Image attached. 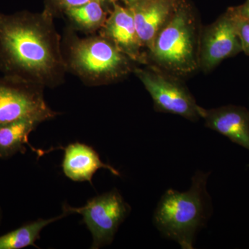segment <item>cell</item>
<instances>
[{
	"label": "cell",
	"mask_w": 249,
	"mask_h": 249,
	"mask_svg": "<svg viewBox=\"0 0 249 249\" xmlns=\"http://www.w3.org/2000/svg\"><path fill=\"white\" fill-rule=\"evenodd\" d=\"M54 14L0 13V71L45 88L61 84L67 67Z\"/></svg>",
	"instance_id": "obj_1"
},
{
	"label": "cell",
	"mask_w": 249,
	"mask_h": 249,
	"mask_svg": "<svg viewBox=\"0 0 249 249\" xmlns=\"http://www.w3.org/2000/svg\"><path fill=\"white\" fill-rule=\"evenodd\" d=\"M210 175V172L197 170L188 191L167 190L154 212L153 222L157 230L181 249H194L196 236L212 214V201L207 189Z\"/></svg>",
	"instance_id": "obj_2"
},
{
	"label": "cell",
	"mask_w": 249,
	"mask_h": 249,
	"mask_svg": "<svg viewBox=\"0 0 249 249\" xmlns=\"http://www.w3.org/2000/svg\"><path fill=\"white\" fill-rule=\"evenodd\" d=\"M200 35L194 8L188 0H178L173 16L147 52V62L175 76L194 73L199 69Z\"/></svg>",
	"instance_id": "obj_3"
},
{
	"label": "cell",
	"mask_w": 249,
	"mask_h": 249,
	"mask_svg": "<svg viewBox=\"0 0 249 249\" xmlns=\"http://www.w3.org/2000/svg\"><path fill=\"white\" fill-rule=\"evenodd\" d=\"M67 70L93 86L116 83L134 71V62L101 35L81 37L69 34Z\"/></svg>",
	"instance_id": "obj_4"
},
{
	"label": "cell",
	"mask_w": 249,
	"mask_h": 249,
	"mask_svg": "<svg viewBox=\"0 0 249 249\" xmlns=\"http://www.w3.org/2000/svg\"><path fill=\"white\" fill-rule=\"evenodd\" d=\"M134 73L151 96L155 110L168 113L196 122L201 119V107L178 76L167 73L153 65L136 67Z\"/></svg>",
	"instance_id": "obj_5"
},
{
	"label": "cell",
	"mask_w": 249,
	"mask_h": 249,
	"mask_svg": "<svg viewBox=\"0 0 249 249\" xmlns=\"http://www.w3.org/2000/svg\"><path fill=\"white\" fill-rule=\"evenodd\" d=\"M63 212L78 213L93 237L91 249L110 245L118 229L131 211L129 205L116 189L93 197L81 207L64 204Z\"/></svg>",
	"instance_id": "obj_6"
},
{
	"label": "cell",
	"mask_w": 249,
	"mask_h": 249,
	"mask_svg": "<svg viewBox=\"0 0 249 249\" xmlns=\"http://www.w3.org/2000/svg\"><path fill=\"white\" fill-rule=\"evenodd\" d=\"M43 87L17 77L0 78V124L32 118L44 122L58 113L47 106Z\"/></svg>",
	"instance_id": "obj_7"
},
{
	"label": "cell",
	"mask_w": 249,
	"mask_h": 249,
	"mask_svg": "<svg viewBox=\"0 0 249 249\" xmlns=\"http://www.w3.org/2000/svg\"><path fill=\"white\" fill-rule=\"evenodd\" d=\"M241 52L242 44L229 7L217 20L201 31L199 69L207 73Z\"/></svg>",
	"instance_id": "obj_8"
},
{
	"label": "cell",
	"mask_w": 249,
	"mask_h": 249,
	"mask_svg": "<svg viewBox=\"0 0 249 249\" xmlns=\"http://www.w3.org/2000/svg\"><path fill=\"white\" fill-rule=\"evenodd\" d=\"M99 34L112 42L134 62L147 63L146 53L141 43L130 8L114 2Z\"/></svg>",
	"instance_id": "obj_9"
},
{
	"label": "cell",
	"mask_w": 249,
	"mask_h": 249,
	"mask_svg": "<svg viewBox=\"0 0 249 249\" xmlns=\"http://www.w3.org/2000/svg\"><path fill=\"white\" fill-rule=\"evenodd\" d=\"M200 115L206 127L249 151V109L233 105L209 109L201 107Z\"/></svg>",
	"instance_id": "obj_10"
},
{
	"label": "cell",
	"mask_w": 249,
	"mask_h": 249,
	"mask_svg": "<svg viewBox=\"0 0 249 249\" xmlns=\"http://www.w3.org/2000/svg\"><path fill=\"white\" fill-rule=\"evenodd\" d=\"M178 0H147L131 9L142 49L146 55L159 34L173 16Z\"/></svg>",
	"instance_id": "obj_11"
},
{
	"label": "cell",
	"mask_w": 249,
	"mask_h": 249,
	"mask_svg": "<svg viewBox=\"0 0 249 249\" xmlns=\"http://www.w3.org/2000/svg\"><path fill=\"white\" fill-rule=\"evenodd\" d=\"M62 168L65 176L72 181H88L91 184L93 175L100 169L109 170L115 176L121 175L114 167L103 162L93 147L79 142L65 147Z\"/></svg>",
	"instance_id": "obj_12"
},
{
	"label": "cell",
	"mask_w": 249,
	"mask_h": 249,
	"mask_svg": "<svg viewBox=\"0 0 249 249\" xmlns=\"http://www.w3.org/2000/svg\"><path fill=\"white\" fill-rule=\"evenodd\" d=\"M41 123L32 118H24L0 124V157L6 158L24 152L31 132Z\"/></svg>",
	"instance_id": "obj_13"
},
{
	"label": "cell",
	"mask_w": 249,
	"mask_h": 249,
	"mask_svg": "<svg viewBox=\"0 0 249 249\" xmlns=\"http://www.w3.org/2000/svg\"><path fill=\"white\" fill-rule=\"evenodd\" d=\"M111 9L100 1H92L65 10L62 14L76 30L91 34L101 30Z\"/></svg>",
	"instance_id": "obj_14"
},
{
	"label": "cell",
	"mask_w": 249,
	"mask_h": 249,
	"mask_svg": "<svg viewBox=\"0 0 249 249\" xmlns=\"http://www.w3.org/2000/svg\"><path fill=\"white\" fill-rule=\"evenodd\" d=\"M67 215V214L63 212L58 217L39 219L0 236V249H20L29 246L36 247L35 242L40 239L42 229Z\"/></svg>",
	"instance_id": "obj_15"
},
{
	"label": "cell",
	"mask_w": 249,
	"mask_h": 249,
	"mask_svg": "<svg viewBox=\"0 0 249 249\" xmlns=\"http://www.w3.org/2000/svg\"><path fill=\"white\" fill-rule=\"evenodd\" d=\"M98 1L109 8L113 7V0H47L45 7L48 8L53 14L55 13H63L70 8L81 6L90 1Z\"/></svg>",
	"instance_id": "obj_16"
},
{
	"label": "cell",
	"mask_w": 249,
	"mask_h": 249,
	"mask_svg": "<svg viewBox=\"0 0 249 249\" xmlns=\"http://www.w3.org/2000/svg\"><path fill=\"white\" fill-rule=\"evenodd\" d=\"M231 10L234 23L242 44V52L249 56V20L236 12L233 6Z\"/></svg>",
	"instance_id": "obj_17"
},
{
	"label": "cell",
	"mask_w": 249,
	"mask_h": 249,
	"mask_svg": "<svg viewBox=\"0 0 249 249\" xmlns=\"http://www.w3.org/2000/svg\"><path fill=\"white\" fill-rule=\"evenodd\" d=\"M233 7L237 14L249 20V0H247L244 4L240 6H233Z\"/></svg>",
	"instance_id": "obj_18"
},
{
	"label": "cell",
	"mask_w": 249,
	"mask_h": 249,
	"mask_svg": "<svg viewBox=\"0 0 249 249\" xmlns=\"http://www.w3.org/2000/svg\"><path fill=\"white\" fill-rule=\"evenodd\" d=\"M113 1L114 2L121 1V2L124 3V6L130 8V9H133V8L142 4V3L145 2L147 0H113Z\"/></svg>",
	"instance_id": "obj_19"
}]
</instances>
